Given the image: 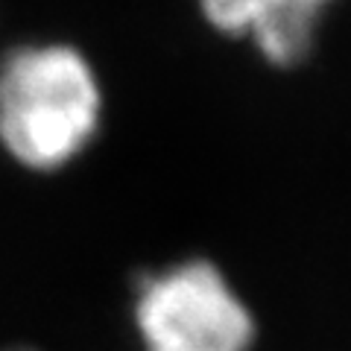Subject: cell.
<instances>
[{
	"label": "cell",
	"mask_w": 351,
	"mask_h": 351,
	"mask_svg": "<svg viewBox=\"0 0 351 351\" xmlns=\"http://www.w3.org/2000/svg\"><path fill=\"white\" fill-rule=\"evenodd\" d=\"M103 120L94 64L71 44H21L0 59V144L29 170H59L91 147Z\"/></svg>",
	"instance_id": "cell-1"
},
{
	"label": "cell",
	"mask_w": 351,
	"mask_h": 351,
	"mask_svg": "<svg viewBox=\"0 0 351 351\" xmlns=\"http://www.w3.org/2000/svg\"><path fill=\"white\" fill-rule=\"evenodd\" d=\"M202 18L228 38H246L276 68L311 53L325 9L334 0H196Z\"/></svg>",
	"instance_id": "cell-3"
},
{
	"label": "cell",
	"mask_w": 351,
	"mask_h": 351,
	"mask_svg": "<svg viewBox=\"0 0 351 351\" xmlns=\"http://www.w3.org/2000/svg\"><path fill=\"white\" fill-rule=\"evenodd\" d=\"M144 351H249L255 322L208 261H184L144 278L135 299Z\"/></svg>",
	"instance_id": "cell-2"
}]
</instances>
